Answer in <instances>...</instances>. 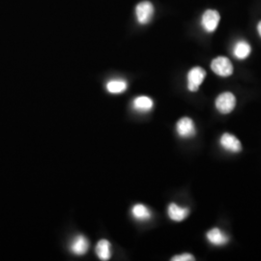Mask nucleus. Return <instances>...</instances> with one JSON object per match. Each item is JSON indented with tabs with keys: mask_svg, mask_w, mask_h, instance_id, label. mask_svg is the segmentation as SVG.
Masks as SVG:
<instances>
[{
	"mask_svg": "<svg viewBox=\"0 0 261 261\" xmlns=\"http://www.w3.org/2000/svg\"><path fill=\"white\" fill-rule=\"evenodd\" d=\"M168 217L174 222H182L190 214L189 208H183L176 203H170L168 209Z\"/></svg>",
	"mask_w": 261,
	"mask_h": 261,
	"instance_id": "nucleus-9",
	"label": "nucleus"
},
{
	"mask_svg": "<svg viewBox=\"0 0 261 261\" xmlns=\"http://www.w3.org/2000/svg\"><path fill=\"white\" fill-rule=\"evenodd\" d=\"M257 31H258V33H259L261 37V21L258 23V25H257Z\"/></svg>",
	"mask_w": 261,
	"mask_h": 261,
	"instance_id": "nucleus-17",
	"label": "nucleus"
},
{
	"mask_svg": "<svg viewBox=\"0 0 261 261\" xmlns=\"http://www.w3.org/2000/svg\"><path fill=\"white\" fill-rule=\"evenodd\" d=\"M221 145L224 147V149L233 152V153H238L242 150V145L240 140H238L235 136L225 133L222 138H221Z\"/></svg>",
	"mask_w": 261,
	"mask_h": 261,
	"instance_id": "nucleus-7",
	"label": "nucleus"
},
{
	"mask_svg": "<svg viewBox=\"0 0 261 261\" xmlns=\"http://www.w3.org/2000/svg\"><path fill=\"white\" fill-rule=\"evenodd\" d=\"M252 51L251 46L246 41H239L234 46L233 54L238 59H245L250 56Z\"/></svg>",
	"mask_w": 261,
	"mask_h": 261,
	"instance_id": "nucleus-14",
	"label": "nucleus"
},
{
	"mask_svg": "<svg viewBox=\"0 0 261 261\" xmlns=\"http://www.w3.org/2000/svg\"><path fill=\"white\" fill-rule=\"evenodd\" d=\"M208 241L215 246H223L228 241V237L219 228H213L206 235Z\"/></svg>",
	"mask_w": 261,
	"mask_h": 261,
	"instance_id": "nucleus-12",
	"label": "nucleus"
},
{
	"mask_svg": "<svg viewBox=\"0 0 261 261\" xmlns=\"http://www.w3.org/2000/svg\"><path fill=\"white\" fill-rule=\"evenodd\" d=\"M128 88V84L123 80H113L107 84V90L112 94H121Z\"/></svg>",
	"mask_w": 261,
	"mask_h": 261,
	"instance_id": "nucleus-15",
	"label": "nucleus"
},
{
	"mask_svg": "<svg viewBox=\"0 0 261 261\" xmlns=\"http://www.w3.org/2000/svg\"><path fill=\"white\" fill-rule=\"evenodd\" d=\"M89 249V242L84 235H77L70 246V250L75 255H84Z\"/></svg>",
	"mask_w": 261,
	"mask_h": 261,
	"instance_id": "nucleus-8",
	"label": "nucleus"
},
{
	"mask_svg": "<svg viewBox=\"0 0 261 261\" xmlns=\"http://www.w3.org/2000/svg\"><path fill=\"white\" fill-rule=\"evenodd\" d=\"M211 69L215 74L223 77L229 76L233 73V66L230 60L224 56H219L215 58L211 63Z\"/></svg>",
	"mask_w": 261,
	"mask_h": 261,
	"instance_id": "nucleus-1",
	"label": "nucleus"
},
{
	"mask_svg": "<svg viewBox=\"0 0 261 261\" xmlns=\"http://www.w3.org/2000/svg\"><path fill=\"white\" fill-rule=\"evenodd\" d=\"M132 215L138 221H147L152 216L149 209L143 204H136L133 206Z\"/></svg>",
	"mask_w": 261,
	"mask_h": 261,
	"instance_id": "nucleus-13",
	"label": "nucleus"
},
{
	"mask_svg": "<svg viewBox=\"0 0 261 261\" xmlns=\"http://www.w3.org/2000/svg\"><path fill=\"white\" fill-rule=\"evenodd\" d=\"M206 76V72L204 69L200 67L193 68L188 74V88L192 92H196L203 83Z\"/></svg>",
	"mask_w": 261,
	"mask_h": 261,
	"instance_id": "nucleus-3",
	"label": "nucleus"
},
{
	"mask_svg": "<svg viewBox=\"0 0 261 261\" xmlns=\"http://www.w3.org/2000/svg\"><path fill=\"white\" fill-rule=\"evenodd\" d=\"M137 19L140 24H146L148 23L154 14V7L152 3L149 1H142L140 4H138L136 8Z\"/></svg>",
	"mask_w": 261,
	"mask_h": 261,
	"instance_id": "nucleus-4",
	"label": "nucleus"
},
{
	"mask_svg": "<svg viewBox=\"0 0 261 261\" xmlns=\"http://www.w3.org/2000/svg\"><path fill=\"white\" fill-rule=\"evenodd\" d=\"M172 261H194L195 260V257L194 255L190 254V253H183V254H180V255H175L171 258Z\"/></svg>",
	"mask_w": 261,
	"mask_h": 261,
	"instance_id": "nucleus-16",
	"label": "nucleus"
},
{
	"mask_svg": "<svg viewBox=\"0 0 261 261\" xmlns=\"http://www.w3.org/2000/svg\"><path fill=\"white\" fill-rule=\"evenodd\" d=\"M154 103L152 99L147 96H140L134 100L133 108L139 112H148L153 109Z\"/></svg>",
	"mask_w": 261,
	"mask_h": 261,
	"instance_id": "nucleus-10",
	"label": "nucleus"
},
{
	"mask_svg": "<svg viewBox=\"0 0 261 261\" xmlns=\"http://www.w3.org/2000/svg\"><path fill=\"white\" fill-rule=\"evenodd\" d=\"M96 254L101 260H109L112 256V246L111 243L106 239L100 240L96 246Z\"/></svg>",
	"mask_w": 261,
	"mask_h": 261,
	"instance_id": "nucleus-11",
	"label": "nucleus"
},
{
	"mask_svg": "<svg viewBox=\"0 0 261 261\" xmlns=\"http://www.w3.org/2000/svg\"><path fill=\"white\" fill-rule=\"evenodd\" d=\"M176 130L178 135L183 139H190L196 135L194 121L189 117H183L177 122Z\"/></svg>",
	"mask_w": 261,
	"mask_h": 261,
	"instance_id": "nucleus-5",
	"label": "nucleus"
},
{
	"mask_svg": "<svg viewBox=\"0 0 261 261\" xmlns=\"http://www.w3.org/2000/svg\"><path fill=\"white\" fill-rule=\"evenodd\" d=\"M236 106V99L233 94L224 92L218 96L216 99V108L223 114H227L232 112Z\"/></svg>",
	"mask_w": 261,
	"mask_h": 261,
	"instance_id": "nucleus-2",
	"label": "nucleus"
},
{
	"mask_svg": "<svg viewBox=\"0 0 261 261\" xmlns=\"http://www.w3.org/2000/svg\"><path fill=\"white\" fill-rule=\"evenodd\" d=\"M220 14L215 10H207L202 16L201 24L207 32H213L220 22Z\"/></svg>",
	"mask_w": 261,
	"mask_h": 261,
	"instance_id": "nucleus-6",
	"label": "nucleus"
}]
</instances>
